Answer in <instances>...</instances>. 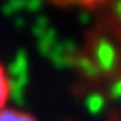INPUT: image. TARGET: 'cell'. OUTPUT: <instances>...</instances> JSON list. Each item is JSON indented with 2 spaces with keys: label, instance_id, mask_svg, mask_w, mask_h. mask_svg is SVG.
I'll return each mask as SVG.
<instances>
[{
  "label": "cell",
  "instance_id": "6da1fadb",
  "mask_svg": "<svg viewBox=\"0 0 121 121\" xmlns=\"http://www.w3.org/2000/svg\"><path fill=\"white\" fill-rule=\"evenodd\" d=\"M28 83V58L24 50H19L14 55L8 68V86L9 96L16 104L24 102V91Z\"/></svg>",
  "mask_w": 121,
  "mask_h": 121
},
{
  "label": "cell",
  "instance_id": "7a4b0ae2",
  "mask_svg": "<svg viewBox=\"0 0 121 121\" xmlns=\"http://www.w3.org/2000/svg\"><path fill=\"white\" fill-rule=\"evenodd\" d=\"M96 66L102 71H112L117 63V52L108 39H99L96 44Z\"/></svg>",
  "mask_w": 121,
  "mask_h": 121
},
{
  "label": "cell",
  "instance_id": "3957f363",
  "mask_svg": "<svg viewBox=\"0 0 121 121\" xmlns=\"http://www.w3.org/2000/svg\"><path fill=\"white\" fill-rule=\"evenodd\" d=\"M74 52H76V44L72 41H65V43H58L55 46L49 57L55 66L65 68V66H69Z\"/></svg>",
  "mask_w": 121,
  "mask_h": 121
},
{
  "label": "cell",
  "instance_id": "277c9868",
  "mask_svg": "<svg viewBox=\"0 0 121 121\" xmlns=\"http://www.w3.org/2000/svg\"><path fill=\"white\" fill-rule=\"evenodd\" d=\"M55 46H57V33H55L54 28H49V30L38 39V49H39V52L43 55L49 57V55L52 54V50H54Z\"/></svg>",
  "mask_w": 121,
  "mask_h": 121
},
{
  "label": "cell",
  "instance_id": "5b68a950",
  "mask_svg": "<svg viewBox=\"0 0 121 121\" xmlns=\"http://www.w3.org/2000/svg\"><path fill=\"white\" fill-rule=\"evenodd\" d=\"M85 105H86V110H88L91 115H98V113H101L104 110V107H105V101H104V98L101 96V94L91 93L90 96L86 98Z\"/></svg>",
  "mask_w": 121,
  "mask_h": 121
},
{
  "label": "cell",
  "instance_id": "8992f818",
  "mask_svg": "<svg viewBox=\"0 0 121 121\" xmlns=\"http://www.w3.org/2000/svg\"><path fill=\"white\" fill-rule=\"evenodd\" d=\"M0 121H36L31 115L17 110H0Z\"/></svg>",
  "mask_w": 121,
  "mask_h": 121
},
{
  "label": "cell",
  "instance_id": "52a82bcc",
  "mask_svg": "<svg viewBox=\"0 0 121 121\" xmlns=\"http://www.w3.org/2000/svg\"><path fill=\"white\" fill-rule=\"evenodd\" d=\"M8 96H9L8 76H6L5 69L2 68V65H0V110H2V107L5 105V102H6Z\"/></svg>",
  "mask_w": 121,
  "mask_h": 121
},
{
  "label": "cell",
  "instance_id": "ba28073f",
  "mask_svg": "<svg viewBox=\"0 0 121 121\" xmlns=\"http://www.w3.org/2000/svg\"><path fill=\"white\" fill-rule=\"evenodd\" d=\"M77 66L82 69V72H83V74H86V76H90V77H94L96 74H98V71H99V68L96 66V63L90 61V60L85 58V57L79 58V61H77Z\"/></svg>",
  "mask_w": 121,
  "mask_h": 121
},
{
  "label": "cell",
  "instance_id": "9c48e42d",
  "mask_svg": "<svg viewBox=\"0 0 121 121\" xmlns=\"http://www.w3.org/2000/svg\"><path fill=\"white\" fill-rule=\"evenodd\" d=\"M47 24H49V21H47V17L46 16H41V17H38L35 21V27H33V35L39 39L41 36L44 35L46 31L49 30L47 28Z\"/></svg>",
  "mask_w": 121,
  "mask_h": 121
},
{
  "label": "cell",
  "instance_id": "30bf717a",
  "mask_svg": "<svg viewBox=\"0 0 121 121\" xmlns=\"http://www.w3.org/2000/svg\"><path fill=\"white\" fill-rule=\"evenodd\" d=\"M22 8H25V2H9V3L2 6V11L6 16H11V14L17 13L19 9H22Z\"/></svg>",
  "mask_w": 121,
  "mask_h": 121
},
{
  "label": "cell",
  "instance_id": "8fae6325",
  "mask_svg": "<svg viewBox=\"0 0 121 121\" xmlns=\"http://www.w3.org/2000/svg\"><path fill=\"white\" fill-rule=\"evenodd\" d=\"M43 8V3L41 2H25V9L31 11V13H36Z\"/></svg>",
  "mask_w": 121,
  "mask_h": 121
},
{
  "label": "cell",
  "instance_id": "7c38bea8",
  "mask_svg": "<svg viewBox=\"0 0 121 121\" xmlns=\"http://www.w3.org/2000/svg\"><path fill=\"white\" fill-rule=\"evenodd\" d=\"M112 94L121 101V80L118 83H115V86H113V90H112Z\"/></svg>",
  "mask_w": 121,
  "mask_h": 121
},
{
  "label": "cell",
  "instance_id": "4fadbf2b",
  "mask_svg": "<svg viewBox=\"0 0 121 121\" xmlns=\"http://www.w3.org/2000/svg\"><path fill=\"white\" fill-rule=\"evenodd\" d=\"M115 14H117L118 17L121 19V2H120V3H117V5H115Z\"/></svg>",
  "mask_w": 121,
  "mask_h": 121
}]
</instances>
